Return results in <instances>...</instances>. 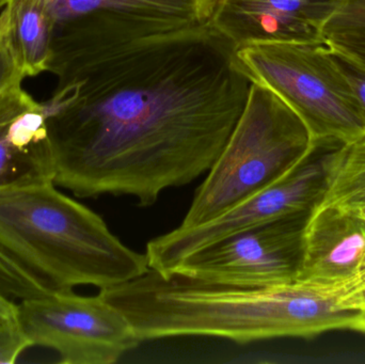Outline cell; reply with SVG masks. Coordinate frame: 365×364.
<instances>
[{
    "label": "cell",
    "instance_id": "7a4b0ae2",
    "mask_svg": "<svg viewBox=\"0 0 365 364\" xmlns=\"http://www.w3.org/2000/svg\"><path fill=\"white\" fill-rule=\"evenodd\" d=\"M100 294L128 318L140 342L204 336L246 344L331 331L365 333V314L341 308L334 288L297 281L238 288L150 269Z\"/></svg>",
    "mask_w": 365,
    "mask_h": 364
},
{
    "label": "cell",
    "instance_id": "d6986e66",
    "mask_svg": "<svg viewBox=\"0 0 365 364\" xmlns=\"http://www.w3.org/2000/svg\"><path fill=\"white\" fill-rule=\"evenodd\" d=\"M31 348L19 326L0 328V364L16 363L21 353Z\"/></svg>",
    "mask_w": 365,
    "mask_h": 364
},
{
    "label": "cell",
    "instance_id": "4fadbf2b",
    "mask_svg": "<svg viewBox=\"0 0 365 364\" xmlns=\"http://www.w3.org/2000/svg\"><path fill=\"white\" fill-rule=\"evenodd\" d=\"M38 103L24 90L23 83L0 93V186L34 179L53 180L51 160L21 151L13 142L10 124L19 113Z\"/></svg>",
    "mask_w": 365,
    "mask_h": 364
},
{
    "label": "cell",
    "instance_id": "d4e9b609",
    "mask_svg": "<svg viewBox=\"0 0 365 364\" xmlns=\"http://www.w3.org/2000/svg\"><path fill=\"white\" fill-rule=\"evenodd\" d=\"M0 10H1V9H0Z\"/></svg>",
    "mask_w": 365,
    "mask_h": 364
},
{
    "label": "cell",
    "instance_id": "e0dca14e",
    "mask_svg": "<svg viewBox=\"0 0 365 364\" xmlns=\"http://www.w3.org/2000/svg\"><path fill=\"white\" fill-rule=\"evenodd\" d=\"M26 75L11 38L6 10H0V93L13 85H21Z\"/></svg>",
    "mask_w": 365,
    "mask_h": 364
},
{
    "label": "cell",
    "instance_id": "cb8c5ba5",
    "mask_svg": "<svg viewBox=\"0 0 365 364\" xmlns=\"http://www.w3.org/2000/svg\"><path fill=\"white\" fill-rule=\"evenodd\" d=\"M9 1H10V0H0V9L4 8Z\"/></svg>",
    "mask_w": 365,
    "mask_h": 364
},
{
    "label": "cell",
    "instance_id": "603a6c76",
    "mask_svg": "<svg viewBox=\"0 0 365 364\" xmlns=\"http://www.w3.org/2000/svg\"><path fill=\"white\" fill-rule=\"evenodd\" d=\"M353 212H355L356 214H358V215H359L360 217L364 218V219L365 220V207H361V209H354Z\"/></svg>",
    "mask_w": 365,
    "mask_h": 364
},
{
    "label": "cell",
    "instance_id": "7c38bea8",
    "mask_svg": "<svg viewBox=\"0 0 365 364\" xmlns=\"http://www.w3.org/2000/svg\"><path fill=\"white\" fill-rule=\"evenodd\" d=\"M4 8L26 78L51 70L57 24L46 0H10Z\"/></svg>",
    "mask_w": 365,
    "mask_h": 364
},
{
    "label": "cell",
    "instance_id": "ba28073f",
    "mask_svg": "<svg viewBox=\"0 0 365 364\" xmlns=\"http://www.w3.org/2000/svg\"><path fill=\"white\" fill-rule=\"evenodd\" d=\"M310 215L283 218L234 233L186 256L170 274L238 288L293 284L299 274Z\"/></svg>",
    "mask_w": 365,
    "mask_h": 364
},
{
    "label": "cell",
    "instance_id": "3957f363",
    "mask_svg": "<svg viewBox=\"0 0 365 364\" xmlns=\"http://www.w3.org/2000/svg\"><path fill=\"white\" fill-rule=\"evenodd\" d=\"M0 244L55 293L103 290L150 269L93 211L62 194L51 179L0 186Z\"/></svg>",
    "mask_w": 365,
    "mask_h": 364
},
{
    "label": "cell",
    "instance_id": "ffe728a7",
    "mask_svg": "<svg viewBox=\"0 0 365 364\" xmlns=\"http://www.w3.org/2000/svg\"><path fill=\"white\" fill-rule=\"evenodd\" d=\"M334 55H336V61H338L339 66H340L341 70L344 73L346 76L347 80L351 83V88H353L354 92H355L356 96H357L358 102H359L360 106H361L362 111H364L365 115V70L361 66L356 64L355 62L349 60V58L345 56L341 55L338 51H334Z\"/></svg>",
    "mask_w": 365,
    "mask_h": 364
},
{
    "label": "cell",
    "instance_id": "9a60e30c",
    "mask_svg": "<svg viewBox=\"0 0 365 364\" xmlns=\"http://www.w3.org/2000/svg\"><path fill=\"white\" fill-rule=\"evenodd\" d=\"M0 293L19 301L55 294L0 244Z\"/></svg>",
    "mask_w": 365,
    "mask_h": 364
},
{
    "label": "cell",
    "instance_id": "52a82bcc",
    "mask_svg": "<svg viewBox=\"0 0 365 364\" xmlns=\"http://www.w3.org/2000/svg\"><path fill=\"white\" fill-rule=\"evenodd\" d=\"M19 326L30 345L49 348L63 364H111L141 343L128 318L102 295L73 290L19 303Z\"/></svg>",
    "mask_w": 365,
    "mask_h": 364
},
{
    "label": "cell",
    "instance_id": "ac0fdd59",
    "mask_svg": "<svg viewBox=\"0 0 365 364\" xmlns=\"http://www.w3.org/2000/svg\"><path fill=\"white\" fill-rule=\"evenodd\" d=\"M332 288L338 294L341 308L365 314V269L351 281Z\"/></svg>",
    "mask_w": 365,
    "mask_h": 364
},
{
    "label": "cell",
    "instance_id": "9c48e42d",
    "mask_svg": "<svg viewBox=\"0 0 365 364\" xmlns=\"http://www.w3.org/2000/svg\"><path fill=\"white\" fill-rule=\"evenodd\" d=\"M60 38L78 48L210 23L216 0H46Z\"/></svg>",
    "mask_w": 365,
    "mask_h": 364
},
{
    "label": "cell",
    "instance_id": "8fae6325",
    "mask_svg": "<svg viewBox=\"0 0 365 364\" xmlns=\"http://www.w3.org/2000/svg\"><path fill=\"white\" fill-rule=\"evenodd\" d=\"M365 269V220L355 212L319 205L304 233L297 282L334 288Z\"/></svg>",
    "mask_w": 365,
    "mask_h": 364
},
{
    "label": "cell",
    "instance_id": "5bb4252c",
    "mask_svg": "<svg viewBox=\"0 0 365 364\" xmlns=\"http://www.w3.org/2000/svg\"><path fill=\"white\" fill-rule=\"evenodd\" d=\"M325 168L326 192L319 205L349 211L365 207V134L332 145L326 153Z\"/></svg>",
    "mask_w": 365,
    "mask_h": 364
},
{
    "label": "cell",
    "instance_id": "2e32d148",
    "mask_svg": "<svg viewBox=\"0 0 365 364\" xmlns=\"http://www.w3.org/2000/svg\"><path fill=\"white\" fill-rule=\"evenodd\" d=\"M365 36V0H343L325 29V41L342 36Z\"/></svg>",
    "mask_w": 365,
    "mask_h": 364
},
{
    "label": "cell",
    "instance_id": "7402d4cb",
    "mask_svg": "<svg viewBox=\"0 0 365 364\" xmlns=\"http://www.w3.org/2000/svg\"><path fill=\"white\" fill-rule=\"evenodd\" d=\"M19 326V303L0 293V328Z\"/></svg>",
    "mask_w": 365,
    "mask_h": 364
},
{
    "label": "cell",
    "instance_id": "30bf717a",
    "mask_svg": "<svg viewBox=\"0 0 365 364\" xmlns=\"http://www.w3.org/2000/svg\"><path fill=\"white\" fill-rule=\"evenodd\" d=\"M343 0H216L210 24L235 48L252 43H324Z\"/></svg>",
    "mask_w": 365,
    "mask_h": 364
},
{
    "label": "cell",
    "instance_id": "5b68a950",
    "mask_svg": "<svg viewBox=\"0 0 365 364\" xmlns=\"http://www.w3.org/2000/svg\"><path fill=\"white\" fill-rule=\"evenodd\" d=\"M252 83L276 93L315 143H345L365 134L357 96L327 42L252 43L235 48Z\"/></svg>",
    "mask_w": 365,
    "mask_h": 364
},
{
    "label": "cell",
    "instance_id": "8992f818",
    "mask_svg": "<svg viewBox=\"0 0 365 364\" xmlns=\"http://www.w3.org/2000/svg\"><path fill=\"white\" fill-rule=\"evenodd\" d=\"M332 145L336 143H317L287 175L216 219L193 228L178 227L150 241L145 252L150 269L168 275L186 256L234 233L312 214L325 194V156Z\"/></svg>",
    "mask_w": 365,
    "mask_h": 364
},
{
    "label": "cell",
    "instance_id": "277c9868",
    "mask_svg": "<svg viewBox=\"0 0 365 364\" xmlns=\"http://www.w3.org/2000/svg\"><path fill=\"white\" fill-rule=\"evenodd\" d=\"M315 145L276 93L252 83L237 124L179 227L201 226L227 213L287 175Z\"/></svg>",
    "mask_w": 365,
    "mask_h": 364
},
{
    "label": "cell",
    "instance_id": "44dd1931",
    "mask_svg": "<svg viewBox=\"0 0 365 364\" xmlns=\"http://www.w3.org/2000/svg\"><path fill=\"white\" fill-rule=\"evenodd\" d=\"M331 48L365 70V36H342L326 41Z\"/></svg>",
    "mask_w": 365,
    "mask_h": 364
},
{
    "label": "cell",
    "instance_id": "6da1fadb",
    "mask_svg": "<svg viewBox=\"0 0 365 364\" xmlns=\"http://www.w3.org/2000/svg\"><path fill=\"white\" fill-rule=\"evenodd\" d=\"M56 68L61 85L44 104L53 183L141 207L210 170L252 85L210 23L81 51Z\"/></svg>",
    "mask_w": 365,
    "mask_h": 364
}]
</instances>
